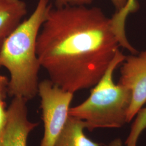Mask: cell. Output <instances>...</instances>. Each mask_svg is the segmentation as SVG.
<instances>
[{
    "instance_id": "cell-1",
    "label": "cell",
    "mask_w": 146,
    "mask_h": 146,
    "mask_svg": "<svg viewBox=\"0 0 146 146\" xmlns=\"http://www.w3.org/2000/svg\"><path fill=\"white\" fill-rule=\"evenodd\" d=\"M111 19L99 7L52 8L37 40V54L49 80L74 94L94 87L120 51Z\"/></svg>"
},
{
    "instance_id": "cell-2",
    "label": "cell",
    "mask_w": 146,
    "mask_h": 146,
    "mask_svg": "<svg viewBox=\"0 0 146 146\" xmlns=\"http://www.w3.org/2000/svg\"><path fill=\"white\" fill-rule=\"evenodd\" d=\"M52 7L49 0H38L31 16L8 37L0 48V67L9 72L8 93L27 101L38 94L41 68L37 54V40Z\"/></svg>"
},
{
    "instance_id": "cell-3",
    "label": "cell",
    "mask_w": 146,
    "mask_h": 146,
    "mask_svg": "<svg viewBox=\"0 0 146 146\" xmlns=\"http://www.w3.org/2000/svg\"><path fill=\"white\" fill-rule=\"evenodd\" d=\"M125 56L120 50L117 52L88 98L69 109V115L83 121L86 129L90 131L98 128H119L127 123L131 90L114 81L115 70Z\"/></svg>"
},
{
    "instance_id": "cell-4",
    "label": "cell",
    "mask_w": 146,
    "mask_h": 146,
    "mask_svg": "<svg viewBox=\"0 0 146 146\" xmlns=\"http://www.w3.org/2000/svg\"><path fill=\"white\" fill-rule=\"evenodd\" d=\"M44 134L40 146H54L69 117L74 94L44 80L38 84Z\"/></svg>"
},
{
    "instance_id": "cell-5",
    "label": "cell",
    "mask_w": 146,
    "mask_h": 146,
    "mask_svg": "<svg viewBox=\"0 0 146 146\" xmlns=\"http://www.w3.org/2000/svg\"><path fill=\"white\" fill-rule=\"evenodd\" d=\"M121 64L118 84L129 89L131 93L127 114V122H129L146 103V50L126 56Z\"/></svg>"
},
{
    "instance_id": "cell-6",
    "label": "cell",
    "mask_w": 146,
    "mask_h": 146,
    "mask_svg": "<svg viewBox=\"0 0 146 146\" xmlns=\"http://www.w3.org/2000/svg\"><path fill=\"white\" fill-rule=\"evenodd\" d=\"M14 97L7 110V121L3 135V146H27V139L38 123L28 120L27 102Z\"/></svg>"
},
{
    "instance_id": "cell-7",
    "label": "cell",
    "mask_w": 146,
    "mask_h": 146,
    "mask_svg": "<svg viewBox=\"0 0 146 146\" xmlns=\"http://www.w3.org/2000/svg\"><path fill=\"white\" fill-rule=\"evenodd\" d=\"M27 13L26 4L22 0H0V48Z\"/></svg>"
},
{
    "instance_id": "cell-8",
    "label": "cell",
    "mask_w": 146,
    "mask_h": 146,
    "mask_svg": "<svg viewBox=\"0 0 146 146\" xmlns=\"http://www.w3.org/2000/svg\"><path fill=\"white\" fill-rule=\"evenodd\" d=\"M85 123L69 115L62 131L54 146H100L85 135Z\"/></svg>"
},
{
    "instance_id": "cell-9",
    "label": "cell",
    "mask_w": 146,
    "mask_h": 146,
    "mask_svg": "<svg viewBox=\"0 0 146 146\" xmlns=\"http://www.w3.org/2000/svg\"><path fill=\"white\" fill-rule=\"evenodd\" d=\"M138 6L136 0H127L125 8L121 11H116L111 17L113 29L120 41L124 42L127 39L125 33V22L128 15L137 9Z\"/></svg>"
},
{
    "instance_id": "cell-10",
    "label": "cell",
    "mask_w": 146,
    "mask_h": 146,
    "mask_svg": "<svg viewBox=\"0 0 146 146\" xmlns=\"http://www.w3.org/2000/svg\"><path fill=\"white\" fill-rule=\"evenodd\" d=\"M9 80L0 75V146H3V135L7 121V110H5V99L8 93Z\"/></svg>"
},
{
    "instance_id": "cell-11",
    "label": "cell",
    "mask_w": 146,
    "mask_h": 146,
    "mask_svg": "<svg viewBox=\"0 0 146 146\" xmlns=\"http://www.w3.org/2000/svg\"><path fill=\"white\" fill-rule=\"evenodd\" d=\"M137 114L129 135L125 141L127 146H136L139 137L146 128V108L141 109Z\"/></svg>"
},
{
    "instance_id": "cell-12",
    "label": "cell",
    "mask_w": 146,
    "mask_h": 146,
    "mask_svg": "<svg viewBox=\"0 0 146 146\" xmlns=\"http://www.w3.org/2000/svg\"><path fill=\"white\" fill-rule=\"evenodd\" d=\"M93 0H55L57 7L67 5H90Z\"/></svg>"
},
{
    "instance_id": "cell-13",
    "label": "cell",
    "mask_w": 146,
    "mask_h": 146,
    "mask_svg": "<svg viewBox=\"0 0 146 146\" xmlns=\"http://www.w3.org/2000/svg\"><path fill=\"white\" fill-rule=\"evenodd\" d=\"M110 1L115 7L116 11H119L125 8L127 0H110Z\"/></svg>"
},
{
    "instance_id": "cell-14",
    "label": "cell",
    "mask_w": 146,
    "mask_h": 146,
    "mask_svg": "<svg viewBox=\"0 0 146 146\" xmlns=\"http://www.w3.org/2000/svg\"><path fill=\"white\" fill-rule=\"evenodd\" d=\"M107 146H123V145L121 140L119 138H117L111 141Z\"/></svg>"
}]
</instances>
